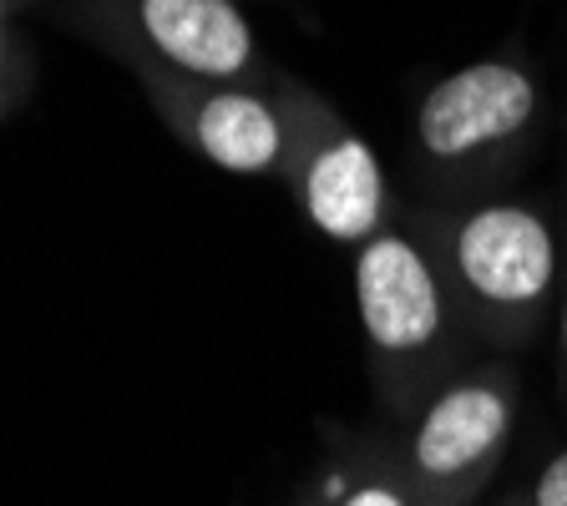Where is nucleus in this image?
Masks as SVG:
<instances>
[{"mask_svg": "<svg viewBox=\"0 0 567 506\" xmlns=\"http://www.w3.org/2000/svg\"><path fill=\"white\" fill-rule=\"evenodd\" d=\"M451 273L482 309L532 314L553 295L557 238L527 203H482L446 234Z\"/></svg>", "mask_w": 567, "mask_h": 506, "instance_id": "1", "label": "nucleus"}, {"mask_svg": "<svg viewBox=\"0 0 567 506\" xmlns=\"http://www.w3.org/2000/svg\"><path fill=\"white\" fill-rule=\"evenodd\" d=\"M295 137L284 127V153L295 157V193L305 203V218L334 244H365L380 234L385 218V173L365 137L344 132L324 106L305 102L295 106Z\"/></svg>", "mask_w": 567, "mask_h": 506, "instance_id": "2", "label": "nucleus"}, {"mask_svg": "<svg viewBox=\"0 0 567 506\" xmlns=\"http://www.w3.org/2000/svg\"><path fill=\"white\" fill-rule=\"evenodd\" d=\"M537 117V82L517 61H472L425 92L415 142L431 163H476L502 153Z\"/></svg>", "mask_w": 567, "mask_h": 506, "instance_id": "3", "label": "nucleus"}, {"mask_svg": "<svg viewBox=\"0 0 567 506\" xmlns=\"http://www.w3.org/2000/svg\"><path fill=\"white\" fill-rule=\"evenodd\" d=\"M354 304L370 344L411 354L441 334V283L421 244L405 234H375L354 259Z\"/></svg>", "mask_w": 567, "mask_h": 506, "instance_id": "4", "label": "nucleus"}, {"mask_svg": "<svg viewBox=\"0 0 567 506\" xmlns=\"http://www.w3.org/2000/svg\"><path fill=\"white\" fill-rule=\"evenodd\" d=\"M147 47L198 82H244L259 47L234 0H137Z\"/></svg>", "mask_w": 567, "mask_h": 506, "instance_id": "5", "label": "nucleus"}, {"mask_svg": "<svg viewBox=\"0 0 567 506\" xmlns=\"http://www.w3.org/2000/svg\"><path fill=\"white\" fill-rule=\"evenodd\" d=\"M188 142L224 173H274L284 163V117L238 82H203L183 102Z\"/></svg>", "mask_w": 567, "mask_h": 506, "instance_id": "6", "label": "nucleus"}, {"mask_svg": "<svg viewBox=\"0 0 567 506\" xmlns=\"http://www.w3.org/2000/svg\"><path fill=\"white\" fill-rule=\"evenodd\" d=\"M512 425V405L496 385H456L446 390L431 411H425L421 431H415V466L431 482H451L461 472H476Z\"/></svg>", "mask_w": 567, "mask_h": 506, "instance_id": "7", "label": "nucleus"}, {"mask_svg": "<svg viewBox=\"0 0 567 506\" xmlns=\"http://www.w3.org/2000/svg\"><path fill=\"white\" fill-rule=\"evenodd\" d=\"M532 506H567V451L543 466L537 492H532Z\"/></svg>", "mask_w": 567, "mask_h": 506, "instance_id": "8", "label": "nucleus"}, {"mask_svg": "<svg viewBox=\"0 0 567 506\" xmlns=\"http://www.w3.org/2000/svg\"><path fill=\"white\" fill-rule=\"evenodd\" d=\"M344 506H405V496L395 486H360V492H350Z\"/></svg>", "mask_w": 567, "mask_h": 506, "instance_id": "9", "label": "nucleus"}, {"mask_svg": "<svg viewBox=\"0 0 567 506\" xmlns=\"http://www.w3.org/2000/svg\"><path fill=\"white\" fill-rule=\"evenodd\" d=\"M563 354H567V304H563Z\"/></svg>", "mask_w": 567, "mask_h": 506, "instance_id": "10", "label": "nucleus"}]
</instances>
